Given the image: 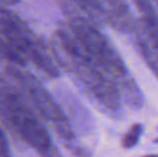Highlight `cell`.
<instances>
[{
  "instance_id": "obj_1",
  "label": "cell",
  "mask_w": 158,
  "mask_h": 157,
  "mask_svg": "<svg viewBox=\"0 0 158 157\" xmlns=\"http://www.w3.org/2000/svg\"><path fill=\"white\" fill-rule=\"evenodd\" d=\"M70 29L75 41L87 53L100 71L116 86L124 100L130 107L140 109L143 105V97L137 83L118 53L95 24L83 17H74L70 21Z\"/></svg>"
},
{
  "instance_id": "obj_2",
  "label": "cell",
  "mask_w": 158,
  "mask_h": 157,
  "mask_svg": "<svg viewBox=\"0 0 158 157\" xmlns=\"http://www.w3.org/2000/svg\"><path fill=\"white\" fill-rule=\"evenodd\" d=\"M61 51L64 52V66L82 83L86 92L98 103L100 109L112 118L121 114V94L96 66L88 54L80 46L74 38L64 31L57 32Z\"/></svg>"
},
{
  "instance_id": "obj_3",
  "label": "cell",
  "mask_w": 158,
  "mask_h": 157,
  "mask_svg": "<svg viewBox=\"0 0 158 157\" xmlns=\"http://www.w3.org/2000/svg\"><path fill=\"white\" fill-rule=\"evenodd\" d=\"M0 113L43 157H60L46 129L11 87L0 82Z\"/></svg>"
},
{
  "instance_id": "obj_4",
  "label": "cell",
  "mask_w": 158,
  "mask_h": 157,
  "mask_svg": "<svg viewBox=\"0 0 158 157\" xmlns=\"http://www.w3.org/2000/svg\"><path fill=\"white\" fill-rule=\"evenodd\" d=\"M0 53L19 65L25 64L28 58L50 76H56L58 74L51 60L19 26L9 19H0Z\"/></svg>"
},
{
  "instance_id": "obj_5",
  "label": "cell",
  "mask_w": 158,
  "mask_h": 157,
  "mask_svg": "<svg viewBox=\"0 0 158 157\" xmlns=\"http://www.w3.org/2000/svg\"><path fill=\"white\" fill-rule=\"evenodd\" d=\"M135 9L133 36L135 45L158 79V16L150 0H131Z\"/></svg>"
},
{
  "instance_id": "obj_6",
  "label": "cell",
  "mask_w": 158,
  "mask_h": 157,
  "mask_svg": "<svg viewBox=\"0 0 158 157\" xmlns=\"http://www.w3.org/2000/svg\"><path fill=\"white\" fill-rule=\"evenodd\" d=\"M9 69H10L9 72L22 85L25 86V88L30 94V96L32 97L33 101L35 102V105L39 108L40 111L42 112V114H44L48 119H51L52 123L56 126V128L58 129L57 131H59L60 136L64 138V140L72 141L74 139V136H73L72 130H71L70 126H69L68 121L64 118L61 110L57 107V105L53 101V99L48 96V93L42 87H40L39 84L37 82H35L33 78L31 80L30 76H25V74L17 71V69H15L13 67H10Z\"/></svg>"
},
{
  "instance_id": "obj_7",
  "label": "cell",
  "mask_w": 158,
  "mask_h": 157,
  "mask_svg": "<svg viewBox=\"0 0 158 157\" xmlns=\"http://www.w3.org/2000/svg\"><path fill=\"white\" fill-rule=\"evenodd\" d=\"M103 19L119 32H132L135 17L127 0H97Z\"/></svg>"
},
{
  "instance_id": "obj_8",
  "label": "cell",
  "mask_w": 158,
  "mask_h": 157,
  "mask_svg": "<svg viewBox=\"0 0 158 157\" xmlns=\"http://www.w3.org/2000/svg\"><path fill=\"white\" fill-rule=\"evenodd\" d=\"M74 1L83 9V11L90 17V21L95 25L101 23L103 16L101 14L97 0H74Z\"/></svg>"
},
{
  "instance_id": "obj_9",
  "label": "cell",
  "mask_w": 158,
  "mask_h": 157,
  "mask_svg": "<svg viewBox=\"0 0 158 157\" xmlns=\"http://www.w3.org/2000/svg\"><path fill=\"white\" fill-rule=\"evenodd\" d=\"M142 134V125L140 124H135L129 129V131L124 136L123 138V147L125 149H130L133 147L138 143L140 139V136Z\"/></svg>"
},
{
  "instance_id": "obj_10",
  "label": "cell",
  "mask_w": 158,
  "mask_h": 157,
  "mask_svg": "<svg viewBox=\"0 0 158 157\" xmlns=\"http://www.w3.org/2000/svg\"><path fill=\"white\" fill-rule=\"evenodd\" d=\"M0 154L2 157H10V153H9L8 144L6 142V138H4L3 134L0 130Z\"/></svg>"
},
{
  "instance_id": "obj_11",
  "label": "cell",
  "mask_w": 158,
  "mask_h": 157,
  "mask_svg": "<svg viewBox=\"0 0 158 157\" xmlns=\"http://www.w3.org/2000/svg\"><path fill=\"white\" fill-rule=\"evenodd\" d=\"M151 3H152L153 8H154L155 12H156L157 16H158V0H150Z\"/></svg>"
},
{
  "instance_id": "obj_12",
  "label": "cell",
  "mask_w": 158,
  "mask_h": 157,
  "mask_svg": "<svg viewBox=\"0 0 158 157\" xmlns=\"http://www.w3.org/2000/svg\"><path fill=\"white\" fill-rule=\"evenodd\" d=\"M145 157H158L157 155H148V156H145Z\"/></svg>"
}]
</instances>
